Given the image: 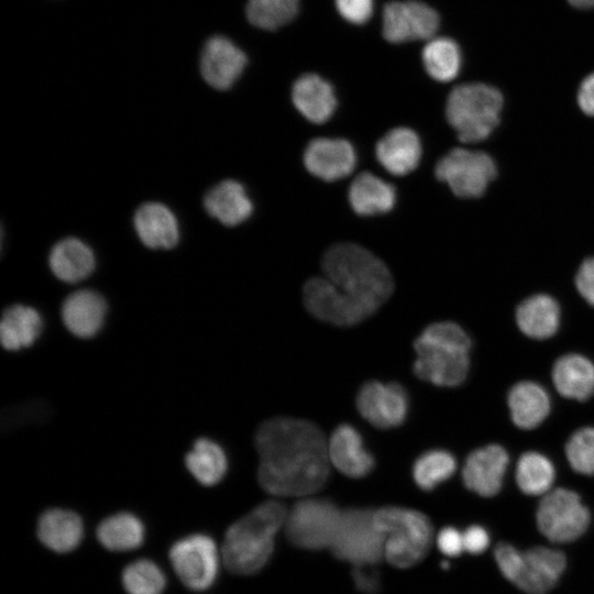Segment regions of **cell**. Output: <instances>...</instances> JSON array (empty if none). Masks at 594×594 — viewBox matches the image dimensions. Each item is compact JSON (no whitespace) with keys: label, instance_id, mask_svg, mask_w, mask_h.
<instances>
[{"label":"cell","instance_id":"ac0fdd59","mask_svg":"<svg viewBox=\"0 0 594 594\" xmlns=\"http://www.w3.org/2000/svg\"><path fill=\"white\" fill-rule=\"evenodd\" d=\"M328 454L332 464L342 474L359 479L374 468V458L364 448L359 431L346 424L340 425L328 440Z\"/></svg>","mask_w":594,"mask_h":594},{"label":"cell","instance_id":"4316f807","mask_svg":"<svg viewBox=\"0 0 594 594\" xmlns=\"http://www.w3.org/2000/svg\"><path fill=\"white\" fill-rule=\"evenodd\" d=\"M513 422L520 429L538 427L549 415L550 398L539 384L522 381L515 384L507 397Z\"/></svg>","mask_w":594,"mask_h":594},{"label":"cell","instance_id":"f1b7e54d","mask_svg":"<svg viewBox=\"0 0 594 594\" xmlns=\"http://www.w3.org/2000/svg\"><path fill=\"white\" fill-rule=\"evenodd\" d=\"M43 330V320L36 309L25 305L8 307L0 322V340L8 351L31 346Z\"/></svg>","mask_w":594,"mask_h":594},{"label":"cell","instance_id":"ba28073f","mask_svg":"<svg viewBox=\"0 0 594 594\" xmlns=\"http://www.w3.org/2000/svg\"><path fill=\"white\" fill-rule=\"evenodd\" d=\"M374 510L350 508L342 510L336 538L330 547L333 554L343 561L360 564H376L384 557L385 537L374 522Z\"/></svg>","mask_w":594,"mask_h":594},{"label":"cell","instance_id":"603a6c76","mask_svg":"<svg viewBox=\"0 0 594 594\" xmlns=\"http://www.w3.org/2000/svg\"><path fill=\"white\" fill-rule=\"evenodd\" d=\"M36 532L46 548L57 553H67L81 542L84 524L73 510L51 508L40 516Z\"/></svg>","mask_w":594,"mask_h":594},{"label":"cell","instance_id":"7a4b0ae2","mask_svg":"<svg viewBox=\"0 0 594 594\" xmlns=\"http://www.w3.org/2000/svg\"><path fill=\"white\" fill-rule=\"evenodd\" d=\"M260 458L257 481L271 495L302 497L319 491L328 480V441L312 422L276 417L255 433Z\"/></svg>","mask_w":594,"mask_h":594},{"label":"cell","instance_id":"52a82bcc","mask_svg":"<svg viewBox=\"0 0 594 594\" xmlns=\"http://www.w3.org/2000/svg\"><path fill=\"white\" fill-rule=\"evenodd\" d=\"M342 510L329 499L307 498L287 513L285 532L296 547L306 550L330 548L341 520Z\"/></svg>","mask_w":594,"mask_h":594},{"label":"cell","instance_id":"ee69618b","mask_svg":"<svg viewBox=\"0 0 594 594\" xmlns=\"http://www.w3.org/2000/svg\"><path fill=\"white\" fill-rule=\"evenodd\" d=\"M578 105L587 116H594V73L586 76L578 91Z\"/></svg>","mask_w":594,"mask_h":594},{"label":"cell","instance_id":"7bdbcfd3","mask_svg":"<svg viewBox=\"0 0 594 594\" xmlns=\"http://www.w3.org/2000/svg\"><path fill=\"white\" fill-rule=\"evenodd\" d=\"M464 550L472 554H480L490 544L487 531L477 525H473L463 532Z\"/></svg>","mask_w":594,"mask_h":594},{"label":"cell","instance_id":"8992f818","mask_svg":"<svg viewBox=\"0 0 594 594\" xmlns=\"http://www.w3.org/2000/svg\"><path fill=\"white\" fill-rule=\"evenodd\" d=\"M502 92L487 84L469 82L451 90L446 103L449 124L464 143L487 139L499 123Z\"/></svg>","mask_w":594,"mask_h":594},{"label":"cell","instance_id":"9a60e30c","mask_svg":"<svg viewBox=\"0 0 594 594\" xmlns=\"http://www.w3.org/2000/svg\"><path fill=\"white\" fill-rule=\"evenodd\" d=\"M565 563V557L559 550L531 548L521 552L512 583L527 594H546L557 584Z\"/></svg>","mask_w":594,"mask_h":594},{"label":"cell","instance_id":"3957f363","mask_svg":"<svg viewBox=\"0 0 594 594\" xmlns=\"http://www.w3.org/2000/svg\"><path fill=\"white\" fill-rule=\"evenodd\" d=\"M287 510L277 501L257 505L233 522L221 547V559L228 570L249 575L261 571L274 551V540L285 525Z\"/></svg>","mask_w":594,"mask_h":594},{"label":"cell","instance_id":"f6af8a7d","mask_svg":"<svg viewBox=\"0 0 594 594\" xmlns=\"http://www.w3.org/2000/svg\"><path fill=\"white\" fill-rule=\"evenodd\" d=\"M568 2L576 9H593L594 0H568Z\"/></svg>","mask_w":594,"mask_h":594},{"label":"cell","instance_id":"7402d4cb","mask_svg":"<svg viewBox=\"0 0 594 594\" xmlns=\"http://www.w3.org/2000/svg\"><path fill=\"white\" fill-rule=\"evenodd\" d=\"M134 228L142 243L150 249H172L179 239L175 215L163 204H143L134 215Z\"/></svg>","mask_w":594,"mask_h":594},{"label":"cell","instance_id":"6da1fadb","mask_svg":"<svg viewBox=\"0 0 594 594\" xmlns=\"http://www.w3.org/2000/svg\"><path fill=\"white\" fill-rule=\"evenodd\" d=\"M321 266L324 277L309 278L302 298L307 310L324 322L358 324L393 293L394 280L386 264L361 245L344 242L330 246Z\"/></svg>","mask_w":594,"mask_h":594},{"label":"cell","instance_id":"d590c367","mask_svg":"<svg viewBox=\"0 0 594 594\" xmlns=\"http://www.w3.org/2000/svg\"><path fill=\"white\" fill-rule=\"evenodd\" d=\"M457 469L454 457L444 450H430L421 454L413 468L415 483L424 491H431L452 476Z\"/></svg>","mask_w":594,"mask_h":594},{"label":"cell","instance_id":"484cf974","mask_svg":"<svg viewBox=\"0 0 594 594\" xmlns=\"http://www.w3.org/2000/svg\"><path fill=\"white\" fill-rule=\"evenodd\" d=\"M552 382L563 397L586 400L594 393V364L581 354H565L553 365Z\"/></svg>","mask_w":594,"mask_h":594},{"label":"cell","instance_id":"5b68a950","mask_svg":"<svg viewBox=\"0 0 594 594\" xmlns=\"http://www.w3.org/2000/svg\"><path fill=\"white\" fill-rule=\"evenodd\" d=\"M374 522L385 537L384 558L399 569L419 563L433 538L429 518L421 512L398 506L374 510Z\"/></svg>","mask_w":594,"mask_h":594},{"label":"cell","instance_id":"e0dca14e","mask_svg":"<svg viewBox=\"0 0 594 594\" xmlns=\"http://www.w3.org/2000/svg\"><path fill=\"white\" fill-rule=\"evenodd\" d=\"M508 462V453L499 444L474 450L462 470L464 485L483 497L496 495L502 488Z\"/></svg>","mask_w":594,"mask_h":594},{"label":"cell","instance_id":"30bf717a","mask_svg":"<svg viewBox=\"0 0 594 594\" xmlns=\"http://www.w3.org/2000/svg\"><path fill=\"white\" fill-rule=\"evenodd\" d=\"M436 177L461 198L482 196L496 177V165L484 152L453 148L436 165Z\"/></svg>","mask_w":594,"mask_h":594},{"label":"cell","instance_id":"d6986e66","mask_svg":"<svg viewBox=\"0 0 594 594\" xmlns=\"http://www.w3.org/2000/svg\"><path fill=\"white\" fill-rule=\"evenodd\" d=\"M377 162L392 175L405 176L419 164L422 146L418 134L405 127L388 131L376 143Z\"/></svg>","mask_w":594,"mask_h":594},{"label":"cell","instance_id":"5bb4252c","mask_svg":"<svg viewBox=\"0 0 594 594\" xmlns=\"http://www.w3.org/2000/svg\"><path fill=\"white\" fill-rule=\"evenodd\" d=\"M248 64L245 53L223 35L209 37L200 53L202 79L217 90H228L240 78Z\"/></svg>","mask_w":594,"mask_h":594},{"label":"cell","instance_id":"83f0119b","mask_svg":"<svg viewBox=\"0 0 594 594\" xmlns=\"http://www.w3.org/2000/svg\"><path fill=\"white\" fill-rule=\"evenodd\" d=\"M48 263L58 279L77 283L94 272L96 260L92 250L82 241L66 238L52 248Z\"/></svg>","mask_w":594,"mask_h":594},{"label":"cell","instance_id":"44dd1931","mask_svg":"<svg viewBox=\"0 0 594 594\" xmlns=\"http://www.w3.org/2000/svg\"><path fill=\"white\" fill-rule=\"evenodd\" d=\"M292 100L298 112L316 124L327 122L337 108L333 87L317 74H305L296 79Z\"/></svg>","mask_w":594,"mask_h":594},{"label":"cell","instance_id":"836d02e7","mask_svg":"<svg viewBox=\"0 0 594 594\" xmlns=\"http://www.w3.org/2000/svg\"><path fill=\"white\" fill-rule=\"evenodd\" d=\"M515 479L520 491L527 495H544L556 479L552 462L543 454L529 451L516 464Z\"/></svg>","mask_w":594,"mask_h":594},{"label":"cell","instance_id":"7c38bea8","mask_svg":"<svg viewBox=\"0 0 594 594\" xmlns=\"http://www.w3.org/2000/svg\"><path fill=\"white\" fill-rule=\"evenodd\" d=\"M439 25L438 12L422 1H391L383 9L382 34L389 43L431 40Z\"/></svg>","mask_w":594,"mask_h":594},{"label":"cell","instance_id":"4dcf8cb0","mask_svg":"<svg viewBox=\"0 0 594 594\" xmlns=\"http://www.w3.org/2000/svg\"><path fill=\"white\" fill-rule=\"evenodd\" d=\"M96 535L100 544L110 551H130L142 544L145 528L134 514L120 512L105 518L98 525Z\"/></svg>","mask_w":594,"mask_h":594},{"label":"cell","instance_id":"8d00e7d4","mask_svg":"<svg viewBox=\"0 0 594 594\" xmlns=\"http://www.w3.org/2000/svg\"><path fill=\"white\" fill-rule=\"evenodd\" d=\"M122 584L129 594H162L166 586V578L155 562L140 559L124 568Z\"/></svg>","mask_w":594,"mask_h":594},{"label":"cell","instance_id":"f35d334b","mask_svg":"<svg viewBox=\"0 0 594 594\" xmlns=\"http://www.w3.org/2000/svg\"><path fill=\"white\" fill-rule=\"evenodd\" d=\"M339 14L352 24L367 22L373 13V0H334Z\"/></svg>","mask_w":594,"mask_h":594},{"label":"cell","instance_id":"ab89813d","mask_svg":"<svg viewBox=\"0 0 594 594\" xmlns=\"http://www.w3.org/2000/svg\"><path fill=\"white\" fill-rule=\"evenodd\" d=\"M375 564L353 565L352 579L356 588L365 594H376L381 588V578Z\"/></svg>","mask_w":594,"mask_h":594},{"label":"cell","instance_id":"74e56055","mask_svg":"<svg viewBox=\"0 0 594 594\" xmlns=\"http://www.w3.org/2000/svg\"><path fill=\"white\" fill-rule=\"evenodd\" d=\"M571 468L584 475H594V428L576 430L565 444Z\"/></svg>","mask_w":594,"mask_h":594},{"label":"cell","instance_id":"1f68e13d","mask_svg":"<svg viewBox=\"0 0 594 594\" xmlns=\"http://www.w3.org/2000/svg\"><path fill=\"white\" fill-rule=\"evenodd\" d=\"M190 474L205 486L218 484L227 473L228 459L224 450L213 440L197 439L185 457Z\"/></svg>","mask_w":594,"mask_h":594},{"label":"cell","instance_id":"e575fe53","mask_svg":"<svg viewBox=\"0 0 594 594\" xmlns=\"http://www.w3.org/2000/svg\"><path fill=\"white\" fill-rule=\"evenodd\" d=\"M299 9V0H248L249 22L262 30L274 31L289 23Z\"/></svg>","mask_w":594,"mask_h":594},{"label":"cell","instance_id":"60d3db41","mask_svg":"<svg viewBox=\"0 0 594 594\" xmlns=\"http://www.w3.org/2000/svg\"><path fill=\"white\" fill-rule=\"evenodd\" d=\"M575 286L580 295L594 306V257L581 264L575 276Z\"/></svg>","mask_w":594,"mask_h":594},{"label":"cell","instance_id":"8fae6325","mask_svg":"<svg viewBox=\"0 0 594 594\" xmlns=\"http://www.w3.org/2000/svg\"><path fill=\"white\" fill-rule=\"evenodd\" d=\"M168 556L175 573L187 588L204 591L215 583L221 554L211 537L194 534L178 539Z\"/></svg>","mask_w":594,"mask_h":594},{"label":"cell","instance_id":"d4e9b609","mask_svg":"<svg viewBox=\"0 0 594 594\" xmlns=\"http://www.w3.org/2000/svg\"><path fill=\"white\" fill-rule=\"evenodd\" d=\"M351 208L359 216L389 212L396 204L395 187L378 176L364 172L351 183L348 191Z\"/></svg>","mask_w":594,"mask_h":594},{"label":"cell","instance_id":"277c9868","mask_svg":"<svg viewBox=\"0 0 594 594\" xmlns=\"http://www.w3.org/2000/svg\"><path fill=\"white\" fill-rule=\"evenodd\" d=\"M417 358L415 374L438 386L460 385L470 367L471 340L457 323L441 321L429 324L414 342Z\"/></svg>","mask_w":594,"mask_h":594},{"label":"cell","instance_id":"b9f144b4","mask_svg":"<svg viewBox=\"0 0 594 594\" xmlns=\"http://www.w3.org/2000/svg\"><path fill=\"white\" fill-rule=\"evenodd\" d=\"M437 546L449 557L460 556L464 551L463 534L453 527H446L437 536Z\"/></svg>","mask_w":594,"mask_h":594},{"label":"cell","instance_id":"f546056e","mask_svg":"<svg viewBox=\"0 0 594 594\" xmlns=\"http://www.w3.org/2000/svg\"><path fill=\"white\" fill-rule=\"evenodd\" d=\"M516 322L520 331L532 339L552 337L560 324V307L544 294L525 299L516 310Z\"/></svg>","mask_w":594,"mask_h":594},{"label":"cell","instance_id":"2e32d148","mask_svg":"<svg viewBox=\"0 0 594 594\" xmlns=\"http://www.w3.org/2000/svg\"><path fill=\"white\" fill-rule=\"evenodd\" d=\"M304 165L311 175L324 182H334L353 172L356 153L348 140L318 138L307 144Z\"/></svg>","mask_w":594,"mask_h":594},{"label":"cell","instance_id":"4fadbf2b","mask_svg":"<svg viewBox=\"0 0 594 594\" xmlns=\"http://www.w3.org/2000/svg\"><path fill=\"white\" fill-rule=\"evenodd\" d=\"M408 395L398 383H365L356 396L360 415L377 428H394L404 422L408 413Z\"/></svg>","mask_w":594,"mask_h":594},{"label":"cell","instance_id":"d6a6232c","mask_svg":"<svg viewBox=\"0 0 594 594\" xmlns=\"http://www.w3.org/2000/svg\"><path fill=\"white\" fill-rule=\"evenodd\" d=\"M421 58L427 74L440 82L453 80L462 65L461 50L449 37H432L424 47Z\"/></svg>","mask_w":594,"mask_h":594},{"label":"cell","instance_id":"ffe728a7","mask_svg":"<svg viewBox=\"0 0 594 594\" xmlns=\"http://www.w3.org/2000/svg\"><path fill=\"white\" fill-rule=\"evenodd\" d=\"M107 314L103 297L91 289L70 294L63 302L62 319L70 333L87 339L101 329Z\"/></svg>","mask_w":594,"mask_h":594},{"label":"cell","instance_id":"9c48e42d","mask_svg":"<svg viewBox=\"0 0 594 594\" xmlns=\"http://www.w3.org/2000/svg\"><path fill=\"white\" fill-rule=\"evenodd\" d=\"M590 512L581 497L568 488H554L542 495L537 509V525L552 542H571L588 527Z\"/></svg>","mask_w":594,"mask_h":594},{"label":"cell","instance_id":"cb8c5ba5","mask_svg":"<svg viewBox=\"0 0 594 594\" xmlns=\"http://www.w3.org/2000/svg\"><path fill=\"white\" fill-rule=\"evenodd\" d=\"M206 211L227 227L246 221L253 212V204L244 186L226 179L213 186L204 198Z\"/></svg>","mask_w":594,"mask_h":594}]
</instances>
